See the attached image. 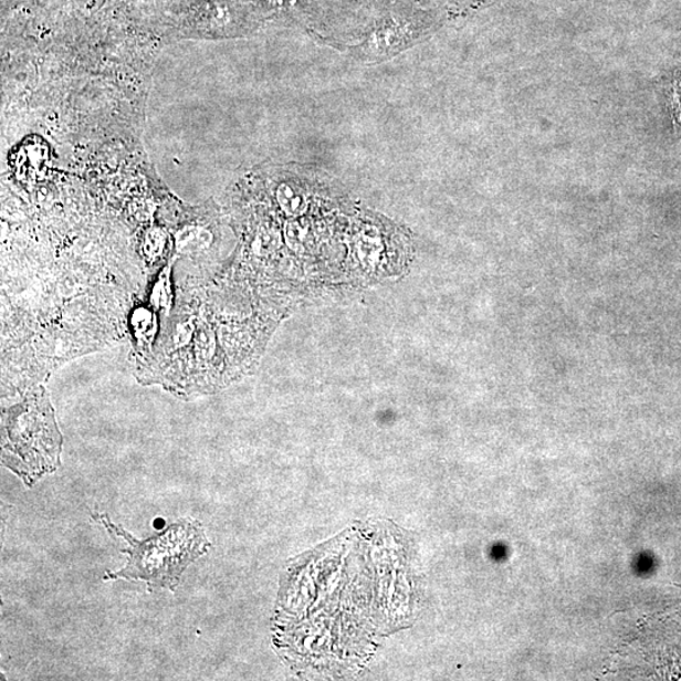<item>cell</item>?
<instances>
[{"label":"cell","instance_id":"obj_2","mask_svg":"<svg viewBox=\"0 0 681 681\" xmlns=\"http://www.w3.org/2000/svg\"><path fill=\"white\" fill-rule=\"evenodd\" d=\"M413 2L419 0H302L301 21L321 41L349 48L383 17Z\"/></svg>","mask_w":681,"mask_h":681},{"label":"cell","instance_id":"obj_4","mask_svg":"<svg viewBox=\"0 0 681 681\" xmlns=\"http://www.w3.org/2000/svg\"><path fill=\"white\" fill-rule=\"evenodd\" d=\"M211 243V231L202 227H188L177 235V248L179 252L185 254L202 252Z\"/></svg>","mask_w":681,"mask_h":681},{"label":"cell","instance_id":"obj_3","mask_svg":"<svg viewBox=\"0 0 681 681\" xmlns=\"http://www.w3.org/2000/svg\"><path fill=\"white\" fill-rule=\"evenodd\" d=\"M442 15L419 2L401 6L376 22L360 41L348 48V52L365 64L397 56L427 38Z\"/></svg>","mask_w":681,"mask_h":681},{"label":"cell","instance_id":"obj_5","mask_svg":"<svg viewBox=\"0 0 681 681\" xmlns=\"http://www.w3.org/2000/svg\"><path fill=\"white\" fill-rule=\"evenodd\" d=\"M419 2L444 14L446 12L461 11V9L479 3L480 0H419Z\"/></svg>","mask_w":681,"mask_h":681},{"label":"cell","instance_id":"obj_1","mask_svg":"<svg viewBox=\"0 0 681 681\" xmlns=\"http://www.w3.org/2000/svg\"><path fill=\"white\" fill-rule=\"evenodd\" d=\"M111 534L128 543L123 553L129 555L127 567L107 573L105 579L145 580L149 588L175 590L184 572L209 548V542L199 523L182 520L170 525L164 533L139 542L109 517L95 516Z\"/></svg>","mask_w":681,"mask_h":681}]
</instances>
